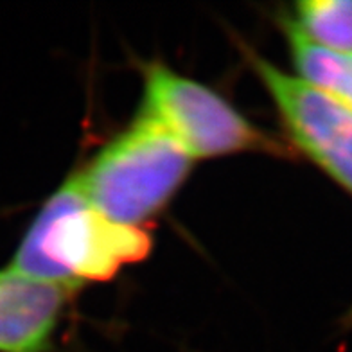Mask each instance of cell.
Masks as SVG:
<instances>
[{"instance_id": "cell-4", "label": "cell", "mask_w": 352, "mask_h": 352, "mask_svg": "<svg viewBox=\"0 0 352 352\" xmlns=\"http://www.w3.org/2000/svg\"><path fill=\"white\" fill-rule=\"evenodd\" d=\"M245 56L274 101L293 148L352 196L351 108L252 49H245Z\"/></svg>"}, {"instance_id": "cell-1", "label": "cell", "mask_w": 352, "mask_h": 352, "mask_svg": "<svg viewBox=\"0 0 352 352\" xmlns=\"http://www.w3.org/2000/svg\"><path fill=\"white\" fill-rule=\"evenodd\" d=\"M151 246V236L142 227H126L102 216L76 173L43 204L10 268L74 293L144 261Z\"/></svg>"}, {"instance_id": "cell-2", "label": "cell", "mask_w": 352, "mask_h": 352, "mask_svg": "<svg viewBox=\"0 0 352 352\" xmlns=\"http://www.w3.org/2000/svg\"><path fill=\"white\" fill-rule=\"evenodd\" d=\"M192 162L173 135L140 108L78 176L87 198L102 216L140 228L171 201Z\"/></svg>"}, {"instance_id": "cell-8", "label": "cell", "mask_w": 352, "mask_h": 352, "mask_svg": "<svg viewBox=\"0 0 352 352\" xmlns=\"http://www.w3.org/2000/svg\"><path fill=\"white\" fill-rule=\"evenodd\" d=\"M347 322H349V324H352V311H351V313H349V316H347Z\"/></svg>"}, {"instance_id": "cell-6", "label": "cell", "mask_w": 352, "mask_h": 352, "mask_svg": "<svg viewBox=\"0 0 352 352\" xmlns=\"http://www.w3.org/2000/svg\"><path fill=\"white\" fill-rule=\"evenodd\" d=\"M283 29L298 78L352 110V52L327 51L307 42L287 20Z\"/></svg>"}, {"instance_id": "cell-5", "label": "cell", "mask_w": 352, "mask_h": 352, "mask_svg": "<svg viewBox=\"0 0 352 352\" xmlns=\"http://www.w3.org/2000/svg\"><path fill=\"white\" fill-rule=\"evenodd\" d=\"M72 297L65 287L0 272V352H47L63 309Z\"/></svg>"}, {"instance_id": "cell-7", "label": "cell", "mask_w": 352, "mask_h": 352, "mask_svg": "<svg viewBox=\"0 0 352 352\" xmlns=\"http://www.w3.org/2000/svg\"><path fill=\"white\" fill-rule=\"evenodd\" d=\"M284 20L322 49L352 52V0H304Z\"/></svg>"}, {"instance_id": "cell-3", "label": "cell", "mask_w": 352, "mask_h": 352, "mask_svg": "<svg viewBox=\"0 0 352 352\" xmlns=\"http://www.w3.org/2000/svg\"><path fill=\"white\" fill-rule=\"evenodd\" d=\"M142 110L157 119L192 160L237 153L287 155L280 140L246 119L221 94L160 61L144 69Z\"/></svg>"}]
</instances>
